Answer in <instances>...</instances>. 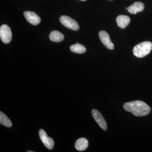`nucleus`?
<instances>
[{
  "instance_id": "obj_1",
  "label": "nucleus",
  "mask_w": 152,
  "mask_h": 152,
  "mask_svg": "<svg viewBox=\"0 0 152 152\" xmlns=\"http://www.w3.org/2000/svg\"><path fill=\"white\" fill-rule=\"evenodd\" d=\"M124 109L127 111L131 112L136 116L146 115L150 113L151 108L149 106L141 101H134L125 103Z\"/></svg>"
},
{
  "instance_id": "obj_2",
  "label": "nucleus",
  "mask_w": 152,
  "mask_h": 152,
  "mask_svg": "<svg viewBox=\"0 0 152 152\" xmlns=\"http://www.w3.org/2000/svg\"><path fill=\"white\" fill-rule=\"evenodd\" d=\"M152 50V43L146 41L136 45L133 48V54L138 58H143L149 54Z\"/></svg>"
},
{
  "instance_id": "obj_3",
  "label": "nucleus",
  "mask_w": 152,
  "mask_h": 152,
  "mask_svg": "<svg viewBox=\"0 0 152 152\" xmlns=\"http://www.w3.org/2000/svg\"><path fill=\"white\" fill-rule=\"evenodd\" d=\"M60 20L64 26L74 31H77L79 29L78 24L75 20L70 17L66 15L62 16L60 17Z\"/></svg>"
},
{
  "instance_id": "obj_4",
  "label": "nucleus",
  "mask_w": 152,
  "mask_h": 152,
  "mask_svg": "<svg viewBox=\"0 0 152 152\" xmlns=\"http://www.w3.org/2000/svg\"><path fill=\"white\" fill-rule=\"evenodd\" d=\"M0 37L1 40L5 44L11 42L12 38V33L10 28L7 25H2L0 28Z\"/></svg>"
},
{
  "instance_id": "obj_5",
  "label": "nucleus",
  "mask_w": 152,
  "mask_h": 152,
  "mask_svg": "<svg viewBox=\"0 0 152 152\" xmlns=\"http://www.w3.org/2000/svg\"><path fill=\"white\" fill-rule=\"evenodd\" d=\"M39 135L41 141L43 143L46 148L49 150L53 149L54 145L53 140L48 136L46 132L42 129H40L39 131Z\"/></svg>"
},
{
  "instance_id": "obj_6",
  "label": "nucleus",
  "mask_w": 152,
  "mask_h": 152,
  "mask_svg": "<svg viewBox=\"0 0 152 152\" xmlns=\"http://www.w3.org/2000/svg\"><path fill=\"white\" fill-rule=\"evenodd\" d=\"M99 36L101 41L107 48L109 50H113L114 45L110 40V36L105 31H101L99 33Z\"/></svg>"
},
{
  "instance_id": "obj_7",
  "label": "nucleus",
  "mask_w": 152,
  "mask_h": 152,
  "mask_svg": "<svg viewBox=\"0 0 152 152\" xmlns=\"http://www.w3.org/2000/svg\"><path fill=\"white\" fill-rule=\"evenodd\" d=\"M92 115L99 126L104 130H106L107 129V123L101 113L97 110L94 109L92 111Z\"/></svg>"
},
{
  "instance_id": "obj_8",
  "label": "nucleus",
  "mask_w": 152,
  "mask_h": 152,
  "mask_svg": "<svg viewBox=\"0 0 152 152\" xmlns=\"http://www.w3.org/2000/svg\"><path fill=\"white\" fill-rule=\"evenodd\" d=\"M24 15L27 20L31 24L37 25L40 23V18L34 12L26 11L24 12Z\"/></svg>"
},
{
  "instance_id": "obj_9",
  "label": "nucleus",
  "mask_w": 152,
  "mask_h": 152,
  "mask_svg": "<svg viewBox=\"0 0 152 152\" xmlns=\"http://www.w3.org/2000/svg\"><path fill=\"white\" fill-rule=\"evenodd\" d=\"M145 6L141 2H136L128 7L127 10L131 14H136L137 12H142L144 10Z\"/></svg>"
},
{
  "instance_id": "obj_10",
  "label": "nucleus",
  "mask_w": 152,
  "mask_h": 152,
  "mask_svg": "<svg viewBox=\"0 0 152 152\" xmlns=\"http://www.w3.org/2000/svg\"><path fill=\"white\" fill-rule=\"evenodd\" d=\"M116 20L117 25L121 28H125L130 22V18L129 17L124 15H120L117 17Z\"/></svg>"
},
{
  "instance_id": "obj_11",
  "label": "nucleus",
  "mask_w": 152,
  "mask_h": 152,
  "mask_svg": "<svg viewBox=\"0 0 152 152\" xmlns=\"http://www.w3.org/2000/svg\"><path fill=\"white\" fill-rule=\"evenodd\" d=\"M88 145V142L87 139L85 138H81L77 140L75 144V147L76 149L82 151L86 149Z\"/></svg>"
},
{
  "instance_id": "obj_12",
  "label": "nucleus",
  "mask_w": 152,
  "mask_h": 152,
  "mask_svg": "<svg viewBox=\"0 0 152 152\" xmlns=\"http://www.w3.org/2000/svg\"><path fill=\"white\" fill-rule=\"evenodd\" d=\"M49 38L53 42H59L64 39V37L63 34L58 31H53L50 33Z\"/></svg>"
},
{
  "instance_id": "obj_13",
  "label": "nucleus",
  "mask_w": 152,
  "mask_h": 152,
  "mask_svg": "<svg viewBox=\"0 0 152 152\" xmlns=\"http://www.w3.org/2000/svg\"><path fill=\"white\" fill-rule=\"evenodd\" d=\"M70 49L71 51L78 54L83 53L86 51V49L83 45L77 43L71 45Z\"/></svg>"
},
{
  "instance_id": "obj_14",
  "label": "nucleus",
  "mask_w": 152,
  "mask_h": 152,
  "mask_svg": "<svg viewBox=\"0 0 152 152\" xmlns=\"http://www.w3.org/2000/svg\"><path fill=\"white\" fill-rule=\"evenodd\" d=\"M0 124L7 127H11L12 125L10 119L1 111L0 112Z\"/></svg>"
},
{
  "instance_id": "obj_15",
  "label": "nucleus",
  "mask_w": 152,
  "mask_h": 152,
  "mask_svg": "<svg viewBox=\"0 0 152 152\" xmlns=\"http://www.w3.org/2000/svg\"><path fill=\"white\" fill-rule=\"evenodd\" d=\"M27 152H34L33 151H28Z\"/></svg>"
},
{
  "instance_id": "obj_16",
  "label": "nucleus",
  "mask_w": 152,
  "mask_h": 152,
  "mask_svg": "<svg viewBox=\"0 0 152 152\" xmlns=\"http://www.w3.org/2000/svg\"><path fill=\"white\" fill-rule=\"evenodd\" d=\"M81 1H86V0H81Z\"/></svg>"
},
{
  "instance_id": "obj_17",
  "label": "nucleus",
  "mask_w": 152,
  "mask_h": 152,
  "mask_svg": "<svg viewBox=\"0 0 152 152\" xmlns=\"http://www.w3.org/2000/svg\"><path fill=\"white\" fill-rule=\"evenodd\" d=\"M128 9L127 7H126V9Z\"/></svg>"
},
{
  "instance_id": "obj_18",
  "label": "nucleus",
  "mask_w": 152,
  "mask_h": 152,
  "mask_svg": "<svg viewBox=\"0 0 152 152\" xmlns=\"http://www.w3.org/2000/svg\"><path fill=\"white\" fill-rule=\"evenodd\" d=\"M110 1H111V0H110Z\"/></svg>"
}]
</instances>
